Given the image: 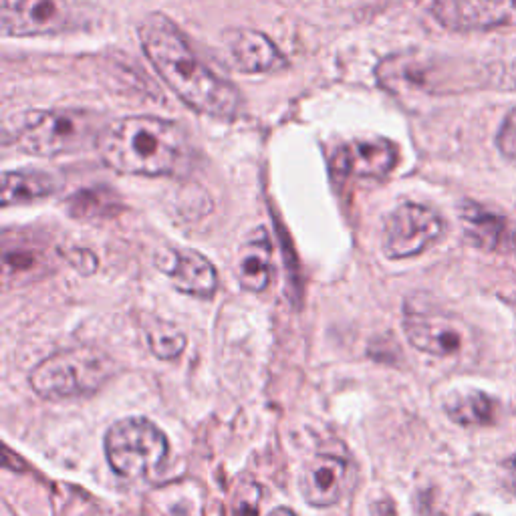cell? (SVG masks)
<instances>
[{"label": "cell", "instance_id": "2e32d148", "mask_svg": "<svg viewBox=\"0 0 516 516\" xmlns=\"http://www.w3.org/2000/svg\"><path fill=\"white\" fill-rule=\"evenodd\" d=\"M57 190V182L47 172L17 170L3 174V204H23L51 196Z\"/></svg>", "mask_w": 516, "mask_h": 516}, {"label": "cell", "instance_id": "ba28073f", "mask_svg": "<svg viewBox=\"0 0 516 516\" xmlns=\"http://www.w3.org/2000/svg\"><path fill=\"white\" fill-rule=\"evenodd\" d=\"M432 15L456 33L516 27V0H434Z\"/></svg>", "mask_w": 516, "mask_h": 516}, {"label": "cell", "instance_id": "ffe728a7", "mask_svg": "<svg viewBox=\"0 0 516 516\" xmlns=\"http://www.w3.org/2000/svg\"><path fill=\"white\" fill-rule=\"evenodd\" d=\"M496 146L506 160L516 162V107L504 117L496 136Z\"/></svg>", "mask_w": 516, "mask_h": 516}, {"label": "cell", "instance_id": "9c48e42d", "mask_svg": "<svg viewBox=\"0 0 516 516\" xmlns=\"http://www.w3.org/2000/svg\"><path fill=\"white\" fill-rule=\"evenodd\" d=\"M156 267L170 277L174 287L186 295L208 299L216 293L218 273L214 265L196 250L170 248L156 256Z\"/></svg>", "mask_w": 516, "mask_h": 516}, {"label": "cell", "instance_id": "3957f363", "mask_svg": "<svg viewBox=\"0 0 516 516\" xmlns=\"http://www.w3.org/2000/svg\"><path fill=\"white\" fill-rule=\"evenodd\" d=\"M105 125L101 115L85 109L33 111L15 134V146L45 158L71 154L97 146Z\"/></svg>", "mask_w": 516, "mask_h": 516}, {"label": "cell", "instance_id": "52a82bcc", "mask_svg": "<svg viewBox=\"0 0 516 516\" xmlns=\"http://www.w3.org/2000/svg\"><path fill=\"white\" fill-rule=\"evenodd\" d=\"M444 232L442 218L428 206L406 202L398 206L383 226V252L396 258H410L432 246Z\"/></svg>", "mask_w": 516, "mask_h": 516}, {"label": "cell", "instance_id": "d6986e66", "mask_svg": "<svg viewBox=\"0 0 516 516\" xmlns=\"http://www.w3.org/2000/svg\"><path fill=\"white\" fill-rule=\"evenodd\" d=\"M258 506H261V486L254 480H246L232 502V516H258Z\"/></svg>", "mask_w": 516, "mask_h": 516}, {"label": "cell", "instance_id": "7402d4cb", "mask_svg": "<svg viewBox=\"0 0 516 516\" xmlns=\"http://www.w3.org/2000/svg\"><path fill=\"white\" fill-rule=\"evenodd\" d=\"M269 516H297L293 510H289V508H285V506H281V508H277V510H273Z\"/></svg>", "mask_w": 516, "mask_h": 516}, {"label": "cell", "instance_id": "30bf717a", "mask_svg": "<svg viewBox=\"0 0 516 516\" xmlns=\"http://www.w3.org/2000/svg\"><path fill=\"white\" fill-rule=\"evenodd\" d=\"M404 331L408 341L428 355L452 357L464 349V327L460 321L446 315L406 313Z\"/></svg>", "mask_w": 516, "mask_h": 516}, {"label": "cell", "instance_id": "277c9868", "mask_svg": "<svg viewBox=\"0 0 516 516\" xmlns=\"http://www.w3.org/2000/svg\"><path fill=\"white\" fill-rule=\"evenodd\" d=\"M113 373V361L99 349L73 347L43 359L31 371L33 392L45 400H69L101 390Z\"/></svg>", "mask_w": 516, "mask_h": 516}, {"label": "cell", "instance_id": "7a4b0ae2", "mask_svg": "<svg viewBox=\"0 0 516 516\" xmlns=\"http://www.w3.org/2000/svg\"><path fill=\"white\" fill-rule=\"evenodd\" d=\"M101 160L119 174H174L186 156V136L170 119L132 115L113 119L99 138Z\"/></svg>", "mask_w": 516, "mask_h": 516}, {"label": "cell", "instance_id": "cb8c5ba5", "mask_svg": "<svg viewBox=\"0 0 516 516\" xmlns=\"http://www.w3.org/2000/svg\"><path fill=\"white\" fill-rule=\"evenodd\" d=\"M512 242H514V252H516V230H514V238H512Z\"/></svg>", "mask_w": 516, "mask_h": 516}, {"label": "cell", "instance_id": "7c38bea8", "mask_svg": "<svg viewBox=\"0 0 516 516\" xmlns=\"http://www.w3.org/2000/svg\"><path fill=\"white\" fill-rule=\"evenodd\" d=\"M228 53L242 73H273L287 67L285 55L263 33L232 29L224 37Z\"/></svg>", "mask_w": 516, "mask_h": 516}, {"label": "cell", "instance_id": "8992f818", "mask_svg": "<svg viewBox=\"0 0 516 516\" xmlns=\"http://www.w3.org/2000/svg\"><path fill=\"white\" fill-rule=\"evenodd\" d=\"M93 23L83 0H0V31L5 37L61 35Z\"/></svg>", "mask_w": 516, "mask_h": 516}, {"label": "cell", "instance_id": "e0dca14e", "mask_svg": "<svg viewBox=\"0 0 516 516\" xmlns=\"http://www.w3.org/2000/svg\"><path fill=\"white\" fill-rule=\"evenodd\" d=\"M448 418L460 426H490L496 420V404L484 392L450 394L444 404Z\"/></svg>", "mask_w": 516, "mask_h": 516}, {"label": "cell", "instance_id": "5bb4252c", "mask_svg": "<svg viewBox=\"0 0 516 516\" xmlns=\"http://www.w3.org/2000/svg\"><path fill=\"white\" fill-rule=\"evenodd\" d=\"M236 277L246 291L263 293L273 277V244L265 228H258L242 244Z\"/></svg>", "mask_w": 516, "mask_h": 516}, {"label": "cell", "instance_id": "9a60e30c", "mask_svg": "<svg viewBox=\"0 0 516 516\" xmlns=\"http://www.w3.org/2000/svg\"><path fill=\"white\" fill-rule=\"evenodd\" d=\"M460 216L464 222V232L466 240L482 250H496L502 242L506 222L502 216L474 204L466 202L460 208Z\"/></svg>", "mask_w": 516, "mask_h": 516}, {"label": "cell", "instance_id": "4fadbf2b", "mask_svg": "<svg viewBox=\"0 0 516 516\" xmlns=\"http://www.w3.org/2000/svg\"><path fill=\"white\" fill-rule=\"evenodd\" d=\"M347 482V464L339 456L323 454L309 462L305 468L301 488L311 506L327 508L343 496Z\"/></svg>", "mask_w": 516, "mask_h": 516}, {"label": "cell", "instance_id": "6da1fadb", "mask_svg": "<svg viewBox=\"0 0 516 516\" xmlns=\"http://www.w3.org/2000/svg\"><path fill=\"white\" fill-rule=\"evenodd\" d=\"M138 37L158 75L188 107L218 119L238 115L240 91L196 57L184 33L166 15L144 17Z\"/></svg>", "mask_w": 516, "mask_h": 516}, {"label": "cell", "instance_id": "603a6c76", "mask_svg": "<svg viewBox=\"0 0 516 516\" xmlns=\"http://www.w3.org/2000/svg\"><path fill=\"white\" fill-rule=\"evenodd\" d=\"M506 301L510 303V307H512V311H514V315H516V293H514V295H510Z\"/></svg>", "mask_w": 516, "mask_h": 516}, {"label": "cell", "instance_id": "8fae6325", "mask_svg": "<svg viewBox=\"0 0 516 516\" xmlns=\"http://www.w3.org/2000/svg\"><path fill=\"white\" fill-rule=\"evenodd\" d=\"M398 148L394 142L383 138L355 140L339 148L335 168L343 176L355 178H385L398 164Z\"/></svg>", "mask_w": 516, "mask_h": 516}, {"label": "cell", "instance_id": "5b68a950", "mask_svg": "<svg viewBox=\"0 0 516 516\" xmlns=\"http://www.w3.org/2000/svg\"><path fill=\"white\" fill-rule=\"evenodd\" d=\"M105 456L119 476H152L168 458V440L154 422L125 418L107 430Z\"/></svg>", "mask_w": 516, "mask_h": 516}, {"label": "cell", "instance_id": "ac0fdd59", "mask_svg": "<svg viewBox=\"0 0 516 516\" xmlns=\"http://www.w3.org/2000/svg\"><path fill=\"white\" fill-rule=\"evenodd\" d=\"M148 343L158 359L172 361L178 359L186 349V335L174 325L160 323L148 331Z\"/></svg>", "mask_w": 516, "mask_h": 516}, {"label": "cell", "instance_id": "44dd1931", "mask_svg": "<svg viewBox=\"0 0 516 516\" xmlns=\"http://www.w3.org/2000/svg\"><path fill=\"white\" fill-rule=\"evenodd\" d=\"M508 476H510V486H512V490L516 492V454L508 460Z\"/></svg>", "mask_w": 516, "mask_h": 516}]
</instances>
